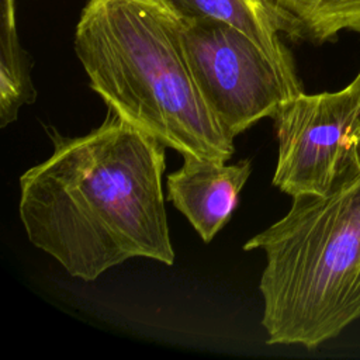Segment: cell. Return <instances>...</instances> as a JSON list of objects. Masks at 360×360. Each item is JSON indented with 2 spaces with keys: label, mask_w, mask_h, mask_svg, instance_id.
<instances>
[{
  "label": "cell",
  "mask_w": 360,
  "mask_h": 360,
  "mask_svg": "<svg viewBox=\"0 0 360 360\" xmlns=\"http://www.w3.org/2000/svg\"><path fill=\"white\" fill-rule=\"evenodd\" d=\"M45 131L52 153L20 176L18 214L28 240L83 281L134 257L172 266L166 146L112 110L84 135Z\"/></svg>",
  "instance_id": "cell-1"
},
{
  "label": "cell",
  "mask_w": 360,
  "mask_h": 360,
  "mask_svg": "<svg viewBox=\"0 0 360 360\" xmlns=\"http://www.w3.org/2000/svg\"><path fill=\"white\" fill-rule=\"evenodd\" d=\"M75 52L108 110L181 156L228 162L233 138L205 104L181 46V22L158 0H89Z\"/></svg>",
  "instance_id": "cell-2"
},
{
  "label": "cell",
  "mask_w": 360,
  "mask_h": 360,
  "mask_svg": "<svg viewBox=\"0 0 360 360\" xmlns=\"http://www.w3.org/2000/svg\"><path fill=\"white\" fill-rule=\"evenodd\" d=\"M267 345L314 350L360 319V163L323 195H297L287 214L255 235Z\"/></svg>",
  "instance_id": "cell-3"
},
{
  "label": "cell",
  "mask_w": 360,
  "mask_h": 360,
  "mask_svg": "<svg viewBox=\"0 0 360 360\" xmlns=\"http://www.w3.org/2000/svg\"><path fill=\"white\" fill-rule=\"evenodd\" d=\"M181 22V46L205 104L238 136L301 94L297 70L278 65L242 31L214 20Z\"/></svg>",
  "instance_id": "cell-4"
},
{
  "label": "cell",
  "mask_w": 360,
  "mask_h": 360,
  "mask_svg": "<svg viewBox=\"0 0 360 360\" xmlns=\"http://www.w3.org/2000/svg\"><path fill=\"white\" fill-rule=\"evenodd\" d=\"M278 142L273 186L297 195H323L360 163V94L338 91L288 100L276 114Z\"/></svg>",
  "instance_id": "cell-5"
},
{
  "label": "cell",
  "mask_w": 360,
  "mask_h": 360,
  "mask_svg": "<svg viewBox=\"0 0 360 360\" xmlns=\"http://www.w3.org/2000/svg\"><path fill=\"white\" fill-rule=\"evenodd\" d=\"M250 172L249 159L226 165L184 155L167 176V198L208 243L229 222Z\"/></svg>",
  "instance_id": "cell-6"
},
{
  "label": "cell",
  "mask_w": 360,
  "mask_h": 360,
  "mask_svg": "<svg viewBox=\"0 0 360 360\" xmlns=\"http://www.w3.org/2000/svg\"><path fill=\"white\" fill-rule=\"evenodd\" d=\"M180 21L225 22L253 39L285 69L297 70L281 35L304 41L298 21L274 0H158Z\"/></svg>",
  "instance_id": "cell-7"
},
{
  "label": "cell",
  "mask_w": 360,
  "mask_h": 360,
  "mask_svg": "<svg viewBox=\"0 0 360 360\" xmlns=\"http://www.w3.org/2000/svg\"><path fill=\"white\" fill-rule=\"evenodd\" d=\"M0 21V127L17 121L20 108L35 103L30 58L22 49L15 24V1L1 0Z\"/></svg>",
  "instance_id": "cell-8"
},
{
  "label": "cell",
  "mask_w": 360,
  "mask_h": 360,
  "mask_svg": "<svg viewBox=\"0 0 360 360\" xmlns=\"http://www.w3.org/2000/svg\"><path fill=\"white\" fill-rule=\"evenodd\" d=\"M292 15L304 41L323 44L342 31L360 34V0H274Z\"/></svg>",
  "instance_id": "cell-9"
},
{
  "label": "cell",
  "mask_w": 360,
  "mask_h": 360,
  "mask_svg": "<svg viewBox=\"0 0 360 360\" xmlns=\"http://www.w3.org/2000/svg\"><path fill=\"white\" fill-rule=\"evenodd\" d=\"M353 89H356L357 90V93L360 94V70H359V73L356 75V77L349 83Z\"/></svg>",
  "instance_id": "cell-10"
}]
</instances>
